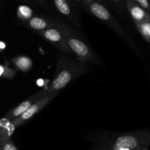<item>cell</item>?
Segmentation results:
<instances>
[{"label":"cell","instance_id":"6da1fadb","mask_svg":"<svg viewBox=\"0 0 150 150\" xmlns=\"http://www.w3.org/2000/svg\"><path fill=\"white\" fill-rule=\"evenodd\" d=\"M81 59L59 54L57 56L56 71L50 84L47 86L48 93L59 92L76 78L88 73L91 67Z\"/></svg>","mask_w":150,"mask_h":150},{"label":"cell","instance_id":"7a4b0ae2","mask_svg":"<svg viewBox=\"0 0 150 150\" xmlns=\"http://www.w3.org/2000/svg\"><path fill=\"white\" fill-rule=\"evenodd\" d=\"M83 4L94 16L98 18L99 20L107 25L110 29H112L133 50L136 55L139 57L141 55V51H139V48L136 45V42L105 6L100 4V1L95 0L83 1Z\"/></svg>","mask_w":150,"mask_h":150},{"label":"cell","instance_id":"3957f363","mask_svg":"<svg viewBox=\"0 0 150 150\" xmlns=\"http://www.w3.org/2000/svg\"><path fill=\"white\" fill-rule=\"evenodd\" d=\"M64 34L66 40L72 51L78 59L86 62H91L95 64H100V59L91 47L85 42L77 32L70 26L63 22L59 21L57 25Z\"/></svg>","mask_w":150,"mask_h":150},{"label":"cell","instance_id":"277c9868","mask_svg":"<svg viewBox=\"0 0 150 150\" xmlns=\"http://www.w3.org/2000/svg\"><path fill=\"white\" fill-rule=\"evenodd\" d=\"M35 33L51 42L54 46H55L62 52L65 53V54L72 53L66 40L64 34L63 33L62 29L57 26L45 29L41 32H37Z\"/></svg>","mask_w":150,"mask_h":150},{"label":"cell","instance_id":"5b68a950","mask_svg":"<svg viewBox=\"0 0 150 150\" xmlns=\"http://www.w3.org/2000/svg\"><path fill=\"white\" fill-rule=\"evenodd\" d=\"M58 94L59 92L48 93L46 96L42 98V99L39 100L36 103H35L33 105H31L30 108L26 110L23 114H22L21 115L19 116L18 117L16 118L15 120H12V123L15 126V127L21 125L23 123L26 122L28 120H30L31 118H32L35 114H37L39 111H40L42 108H45Z\"/></svg>","mask_w":150,"mask_h":150},{"label":"cell","instance_id":"8992f818","mask_svg":"<svg viewBox=\"0 0 150 150\" xmlns=\"http://www.w3.org/2000/svg\"><path fill=\"white\" fill-rule=\"evenodd\" d=\"M48 94V92H47V89H42V90L39 91V92H36L35 94H34L33 95H32L31 97H29L27 100H24L23 102H22L20 105H18V106H16V108H13V109L10 110V111L7 113L4 116L5 118H7L9 120H13L16 118L18 117L19 116L21 115L22 114L25 112L26 110L29 109L30 108L31 105H33L35 103H36L37 101H38L39 100L42 99V98H44L45 96H46Z\"/></svg>","mask_w":150,"mask_h":150},{"label":"cell","instance_id":"52a82bcc","mask_svg":"<svg viewBox=\"0 0 150 150\" xmlns=\"http://www.w3.org/2000/svg\"><path fill=\"white\" fill-rule=\"evenodd\" d=\"M57 23L58 21L55 19L42 16H33L27 21L24 22V26L37 32L54 27L57 26Z\"/></svg>","mask_w":150,"mask_h":150},{"label":"cell","instance_id":"ba28073f","mask_svg":"<svg viewBox=\"0 0 150 150\" xmlns=\"http://www.w3.org/2000/svg\"><path fill=\"white\" fill-rule=\"evenodd\" d=\"M149 141L150 136L149 137H146L144 139H142L140 141L135 135H123V136H120L116 140L115 147L117 150L119 149H128L133 150L136 149L140 144L148 143Z\"/></svg>","mask_w":150,"mask_h":150},{"label":"cell","instance_id":"9c48e42d","mask_svg":"<svg viewBox=\"0 0 150 150\" xmlns=\"http://www.w3.org/2000/svg\"><path fill=\"white\" fill-rule=\"evenodd\" d=\"M125 5L135 23L150 21V13L133 0H126Z\"/></svg>","mask_w":150,"mask_h":150},{"label":"cell","instance_id":"30bf717a","mask_svg":"<svg viewBox=\"0 0 150 150\" xmlns=\"http://www.w3.org/2000/svg\"><path fill=\"white\" fill-rule=\"evenodd\" d=\"M54 5L59 12L65 16L68 20H70L72 23H74L76 26L80 27L78 15L76 11L73 10L71 4H70L67 0H54Z\"/></svg>","mask_w":150,"mask_h":150},{"label":"cell","instance_id":"8fae6325","mask_svg":"<svg viewBox=\"0 0 150 150\" xmlns=\"http://www.w3.org/2000/svg\"><path fill=\"white\" fill-rule=\"evenodd\" d=\"M13 62L18 70L22 72H27L32 68V59L29 57H26V56H20V57H15L13 59Z\"/></svg>","mask_w":150,"mask_h":150},{"label":"cell","instance_id":"7c38bea8","mask_svg":"<svg viewBox=\"0 0 150 150\" xmlns=\"http://www.w3.org/2000/svg\"><path fill=\"white\" fill-rule=\"evenodd\" d=\"M0 128H1V138L6 139L7 137L12 136L16 127L12 123L11 120H7L4 117L0 121Z\"/></svg>","mask_w":150,"mask_h":150},{"label":"cell","instance_id":"4fadbf2b","mask_svg":"<svg viewBox=\"0 0 150 150\" xmlns=\"http://www.w3.org/2000/svg\"><path fill=\"white\" fill-rule=\"evenodd\" d=\"M135 25L144 39L150 43V21L136 23Z\"/></svg>","mask_w":150,"mask_h":150},{"label":"cell","instance_id":"5bb4252c","mask_svg":"<svg viewBox=\"0 0 150 150\" xmlns=\"http://www.w3.org/2000/svg\"><path fill=\"white\" fill-rule=\"evenodd\" d=\"M17 16L18 18L23 22L27 21L33 17V11L29 7L26 5H20L18 7Z\"/></svg>","mask_w":150,"mask_h":150},{"label":"cell","instance_id":"9a60e30c","mask_svg":"<svg viewBox=\"0 0 150 150\" xmlns=\"http://www.w3.org/2000/svg\"><path fill=\"white\" fill-rule=\"evenodd\" d=\"M16 70L11 68L7 63H4L0 65V76L5 79H13L16 75Z\"/></svg>","mask_w":150,"mask_h":150},{"label":"cell","instance_id":"2e32d148","mask_svg":"<svg viewBox=\"0 0 150 150\" xmlns=\"http://www.w3.org/2000/svg\"><path fill=\"white\" fill-rule=\"evenodd\" d=\"M135 2L143 7L144 10H146L148 13H150V1L149 0H133Z\"/></svg>","mask_w":150,"mask_h":150},{"label":"cell","instance_id":"e0dca14e","mask_svg":"<svg viewBox=\"0 0 150 150\" xmlns=\"http://www.w3.org/2000/svg\"><path fill=\"white\" fill-rule=\"evenodd\" d=\"M3 150H18L16 146L10 142H6L3 145Z\"/></svg>","mask_w":150,"mask_h":150},{"label":"cell","instance_id":"ac0fdd59","mask_svg":"<svg viewBox=\"0 0 150 150\" xmlns=\"http://www.w3.org/2000/svg\"><path fill=\"white\" fill-rule=\"evenodd\" d=\"M38 2L40 3V4H45V0H38Z\"/></svg>","mask_w":150,"mask_h":150},{"label":"cell","instance_id":"d6986e66","mask_svg":"<svg viewBox=\"0 0 150 150\" xmlns=\"http://www.w3.org/2000/svg\"><path fill=\"white\" fill-rule=\"evenodd\" d=\"M112 1L115 3H121L122 0H112Z\"/></svg>","mask_w":150,"mask_h":150},{"label":"cell","instance_id":"ffe728a7","mask_svg":"<svg viewBox=\"0 0 150 150\" xmlns=\"http://www.w3.org/2000/svg\"><path fill=\"white\" fill-rule=\"evenodd\" d=\"M117 150H130V149H119Z\"/></svg>","mask_w":150,"mask_h":150},{"label":"cell","instance_id":"44dd1931","mask_svg":"<svg viewBox=\"0 0 150 150\" xmlns=\"http://www.w3.org/2000/svg\"><path fill=\"white\" fill-rule=\"evenodd\" d=\"M83 1H90V0H83ZM95 1H100V0H95Z\"/></svg>","mask_w":150,"mask_h":150},{"label":"cell","instance_id":"7402d4cb","mask_svg":"<svg viewBox=\"0 0 150 150\" xmlns=\"http://www.w3.org/2000/svg\"><path fill=\"white\" fill-rule=\"evenodd\" d=\"M20 1H27L28 0H20Z\"/></svg>","mask_w":150,"mask_h":150},{"label":"cell","instance_id":"603a6c76","mask_svg":"<svg viewBox=\"0 0 150 150\" xmlns=\"http://www.w3.org/2000/svg\"><path fill=\"white\" fill-rule=\"evenodd\" d=\"M149 44H150V43H149Z\"/></svg>","mask_w":150,"mask_h":150}]
</instances>
